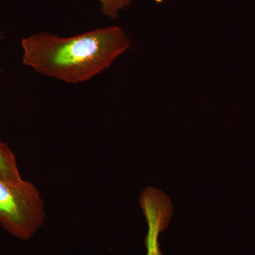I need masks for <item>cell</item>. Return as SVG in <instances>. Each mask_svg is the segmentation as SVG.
Listing matches in <instances>:
<instances>
[{
	"mask_svg": "<svg viewBox=\"0 0 255 255\" xmlns=\"http://www.w3.org/2000/svg\"><path fill=\"white\" fill-rule=\"evenodd\" d=\"M130 46L128 37L119 26L67 38L41 32L21 41L23 65L72 84L86 82L107 70Z\"/></svg>",
	"mask_w": 255,
	"mask_h": 255,
	"instance_id": "1",
	"label": "cell"
},
{
	"mask_svg": "<svg viewBox=\"0 0 255 255\" xmlns=\"http://www.w3.org/2000/svg\"><path fill=\"white\" fill-rule=\"evenodd\" d=\"M46 218L41 193L33 183L15 185L0 178V226L21 241L31 239Z\"/></svg>",
	"mask_w": 255,
	"mask_h": 255,
	"instance_id": "2",
	"label": "cell"
},
{
	"mask_svg": "<svg viewBox=\"0 0 255 255\" xmlns=\"http://www.w3.org/2000/svg\"><path fill=\"white\" fill-rule=\"evenodd\" d=\"M144 215L148 226L145 238L146 255H162L159 248V236L168 226V220L157 210H149Z\"/></svg>",
	"mask_w": 255,
	"mask_h": 255,
	"instance_id": "3",
	"label": "cell"
},
{
	"mask_svg": "<svg viewBox=\"0 0 255 255\" xmlns=\"http://www.w3.org/2000/svg\"><path fill=\"white\" fill-rule=\"evenodd\" d=\"M0 178L6 182L18 185L24 182L18 169L14 152L7 144L0 141Z\"/></svg>",
	"mask_w": 255,
	"mask_h": 255,
	"instance_id": "4",
	"label": "cell"
},
{
	"mask_svg": "<svg viewBox=\"0 0 255 255\" xmlns=\"http://www.w3.org/2000/svg\"><path fill=\"white\" fill-rule=\"evenodd\" d=\"M101 4V11L112 19L119 17L120 10L125 9L131 4L132 0H97Z\"/></svg>",
	"mask_w": 255,
	"mask_h": 255,
	"instance_id": "5",
	"label": "cell"
},
{
	"mask_svg": "<svg viewBox=\"0 0 255 255\" xmlns=\"http://www.w3.org/2000/svg\"><path fill=\"white\" fill-rule=\"evenodd\" d=\"M155 1H156V2L160 3L162 2V1H163V0H155Z\"/></svg>",
	"mask_w": 255,
	"mask_h": 255,
	"instance_id": "6",
	"label": "cell"
}]
</instances>
